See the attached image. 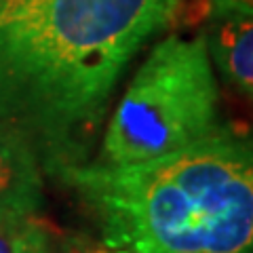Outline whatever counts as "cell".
I'll use <instances>...</instances> for the list:
<instances>
[{
  "label": "cell",
  "instance_id": "obj_1",
  "mask_svg": "<svg viewBox=\"0 0 253 253\" xmlns=\"http://www.w3.org/2000/svg\"><path fill=\"white\" fill-rule=\"evenodd\" d=\"M179 0H0V123L51 173L84 163L131 59Z\"/></svg>",
  "mask_w": 253,
  "mask_h": 253
},
{
  "label": "cell",
  "instance_id": "obj_2",
  "mask_svg": "<svg viewBox=\"0 0 253 253\" xmlns=\"http://www.w3.org/2000/svg\"><path fill=\"white\" fill-rule=\"evenodd\" d=\"M76 190L112 253H251L249 137L217 126L179 152L53 171Z\"/></svg>",
  "mask_w": 253,
  "mask_h": 253
},
{
  "label": "cell",
  "instance_id": "obj_3",
  "mask_svg": "<svg viewBox=\"0 0 253 253\" xmlns=\"http://www.w3.org/2000/svg\"><path fill=\"white\" fill-rule=\"evenodd\" d=\"M217 83L203 36L154 44L116 106L101 163L133 165L179 152L217 129Z\"/></svg>",
  "mask_w": 253,
  "mask_h": 253
},
{
  "label": "cell",
  "instance_id": "obj_4",
  "mask_svg": "<svg viewBox=\"0 0 253 253\" xmlns=\"http://www.w3.org/2000/svg\"><path fill=\"white\" fill-rule=\"evenodd\" d=\"M213 68L245 97L253 93V4L251 0H211L203 34Z\"/></svg>",
  "mask_w": 253,
  "mask_h": 253
},
{
  "label": "cell",
  "instance_id": "obj_5",
  "mask_svg": "<svg viewBox=\"0 0 253 253\" xmlns=\"http://www.w3.org/2000/svg\"><path fill=\"white\" fill-rule=\"evenodd\" d=\"M42 201V163L17 126L0 123V209L36 211Z\"/></svg>",
  "mask_w": 253,
  "mask_h": 253
},
{
  "label": "cell",
  "instance_id": "obj_6",
  "mask_svg": "<svg viewBox=\"0 0 253 253\" xmlns=\"http://www.w3.org/2000/svg\"><path fill=\"white\" fill-rule=\"evenodd\" d=\"M0 253H49V226L36 211L0 209Z\"/></svg>",
  "mask_w": 253,
  "mask_h": 253
},
{
  "label": "cell",
  "instance_id": "obj_7",
  "mask_svg": "<svg viewBox=\"0 0 253 253\" xmlns=\"http://www.w3.org/2000/svg\"><path fill=\"white\" fill-rule=\"evenodd\" d=\"M49 253H112L101 241L84 234L49 230Z\"/></svg>",
  "mask_w": 253,
  "mask_h": 253
}]
</instances>
